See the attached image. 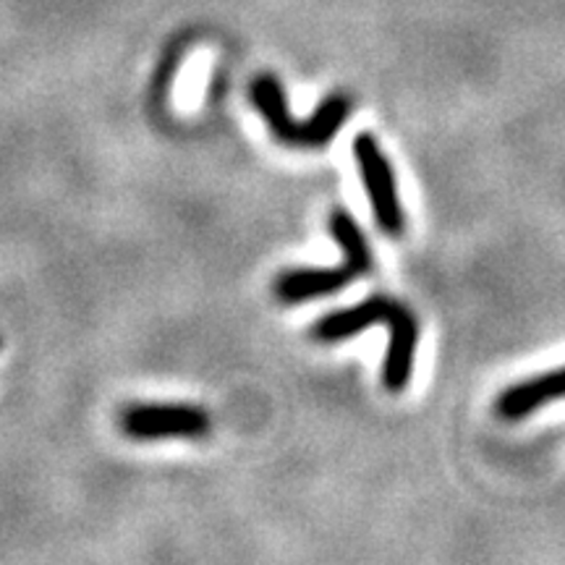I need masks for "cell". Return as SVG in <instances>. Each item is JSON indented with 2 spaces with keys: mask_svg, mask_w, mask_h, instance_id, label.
Here are the masks:
<instances>
[{
  "mask_svg": "<svg viewBox=\"0 0 565 565\" xmlns=\"http://www.w3.org/2000/svg\"><path fill=\"white\" fill-rule=\"evenodd\" d=\"M330 233L343 249L341 267H322V270H286L275 280V294L282 303H301L322 299L335 294L338 288L349 286L351 280L370 273L372 254L362 228L345 210H335L330 215Z\"/></svg>",
  "mask_w": 565,
  "mask_h": 565,
  "instance_id": "1",
  "label": "cell"
},
{
  "mask_svg": "<svg viewBox=\"0 0 565 565\" xmlns=\"http://www.w3.org/2000/svg\"><path fill=\"white\" fill-rule=\"evenodd\" d=\"M252 103L265 118L267 129L280 145L299 147V150H320L330 139L341 131L349 118L351 103L341 95L328 97L309 121H296L288 113L286 95H282L280 82L275 76H257L252 84Z\"/></svg>",
  "mask_w": 565,
  "mask_h": 565,
  "instance_id": "2",
  "label": "cell"
},
{
  "mask_svg": "<svg viewBox=\"0 0 565 565\" xmlns=\"http://www.w3.org/2000/svg\"><path fill=\"white\" fill-rule=\"evenodd\" d=\"M353 158L359 162L362 171V181L370 196L374 221L380 223L387 236H401L406 228L404 204L398 196V183H395V173L391 160L380 150V141L372 134H359L353 139Z\"/></svg>",
  "mask_w": 565,
  "mask_h": 565,
  "instance_id": "3",
  "label": "cell"
},
{
  "mask_svg": "<svg viewBox=\"0 0 565 565\" xmlns=\"http://www.w3.org/2000/svg\"><path fill=\"white\" fill-rule=\"evenodd\" d=\"M210 416L200 406L186 404H137L121 414V429L131 440H160V437H204Z\"/></svg>",
  "mask_w": 565,
  "mask_h": 565,
  "instance_id": "4",
  "label": "cell"
},
{
  "mask_svg": "<svg viewBox=\"0 0 565 565\" xmlns=\"http://www.w3.org/2000/svg\"><path fill=\"white\" fill-rule=\"evenodd\" d=\"M406 309L408 307H404V303L387 299V296H372V299L356 303V307L338 309L333 315H324L312 328V335L320 343L345 341V338L362 333V330L372 328V324H387V328H391Z\"/></svg>",
  "mask_w": 565,
  "mask_h": 565,
  "instance_id": "5",
  "label": "cell"
},
{
  "mask_svg": "<svg viewBox=\"0 0 565 565\" xmlns=\"http://www.w3.org/2000/svg\"><path fill=\"white\" fill-rule=\"evenodd\" d=\"M561 398H565V366L511 385L505 393H500L494 412L508 422H515Z\"/></svg>",
  "mask_w": 565,
  "mask_h": 565,
  "instance_id": "6",
  "label": "cell"
},
{
  "mask_svg": "<svg viewBox=\"0 0 565 565\" xmlns=\"http://www.w3.org/2000/svg\"><path fill=\"white\" fill-rule=\"evenodd\" d=\"M0 349H3V338H0Z\"/></svg>",
  "mask_w": 565,
  "mask_h": 565,
  "instance_id": "7",
  "label": "cell"
}]
</instances>
